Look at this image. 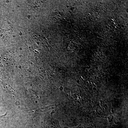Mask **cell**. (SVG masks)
<instances>
[{
  "label": "cell",
  "mask_w": 128,
  "mask_h": 128,
  "mask_svg": "<svg viewBox=\"0 0 128 128\" xmlns=\"http://www.w3.org/2000/svg\"><path fill=\"white\" fill-rule=\"evenodd\" d=\"M78 128V127H77V128Z\"/></svg>",
  "instance_id": "cell-1"
}]
</instances>
